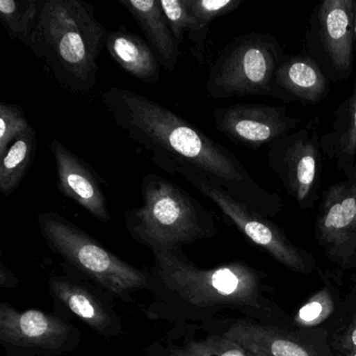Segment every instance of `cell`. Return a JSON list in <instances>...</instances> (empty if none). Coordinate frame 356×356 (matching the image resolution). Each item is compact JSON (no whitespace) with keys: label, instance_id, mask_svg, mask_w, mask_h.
<instances>
[{"label":"cell","instance_id":"obj_17","mask_svg":"<svg viewBox=\"0 0 356 356\" xmlns=\"http://www.w3.org/2000/svg\"><path fill=\"white\" fill-rule=\"evenodd\" d=\"M252 356H318L310 346L270 326L237 321L224 333Z\"/></svg>","mask_w":356,"mask_h":356},{"label":"cell","instance_id":"obj_4","mask_svg":"<svg viewBox=\"0 0 356 356\" xmlns=\"http://www.w3.org/2000/svg\"><path fill=\"white\" fill-rule=\"evenodd\" d=\"M143 206L124 213L131 237L153 253L178 249L211 238L218 229L211 212L176 183L145 174L141 179Z\"/></svg>","mask_w":356,"mask_h":356},{"label":"cell","instance_id":"obj_20","mask_svg":"<svg viewBox=\"0 0 356 356\" xmlns=\"http://www.w3.org/2000/svg\"><path fill=\"white\" fill-rule=\"evenodd\" d=\"M37 152V134L34 127L20 136L1 158L0 191L6 197L13 195L28 174Z\"/></svg>","mask_w":356,"mask_h":356},{"label":"cell","instance_id":"obj_15","mask_svg":"<svg viewBox=\"0 0 356 356\" xmlns=\"http://www.w3.org/2000/svg\"><path fill=\"white\" fill-rule=\"evenodd\" d=\"M49 293L99 334L108 337L120 334L122 325L118 314L85 285L54 275L49 278Z\"/></svg>","mask_w":356,"mask_h":356},{"label":"cell","instance_id":"obj_22","mask_svg":"<svg viewBox=\"0 0 356 356\" xmlns=\"http://www.w3.org/2000/svg\"><path fill=\"white\" fill-rule=\"evenodd\" d=\"M186 3L197 22V32L189 40L195 44L197 57L202 60L212 22L236 11L245 0H186Z\"/></svg>","mask_w":356,"mask_h":356},{"label":"cell","instance_id":"obj_23","mask_svg":"<svg viewBox=\"0 0 356 356\" xmlns=\"http://www.w3.org/2000/svg\"><path fill=\"white\" fill-rule=\"evenodd\" d=\"M31 126L22 106L5 102L0 104V159Z\"/></svg>","mask_w":356,"mask_h":356},{"label":"cell","instance_id":"obj_24","mask_svg":"<svg viewBox=\"0 0 356 356\" xmlns=\"http://www.w3.org/2000/svg\"><path fill=\"white\" fill-rule=\"evenodd\" d=\"M160 5L179 45L184 43L185 35H188V38L195 35L197 22L186 0H160Z\"/></svg>","mask_w":356,"mask_h":356},{"label":"cell","instance_id":"obj_28","mask_svg":"<svg viewBox=\"0 0 356 356\" xmlns=\"http://www.w3.org/2000/svg\"><path fill=\"white\" fill-rule=\"evenodd\" d=\"M17 285V279L14 276L13 273L5 266L1 264V270H0V286L5 287H16Z\"/></svg>","mask_w":356,"mask_h":356},{"label":"cell","instance_id":"obj_16","mask_svg":"<svg viewBox=\"0 0 356 356\" xmlns=\"http://www.w3.org/2000/svg\"><path fill=\"white\" fill-rule=\"evenodd\" d=\"M120 3L143 31L147 43L157 56L160 66L166 72H174L178 63L179 44L159 0H120Z\"/></svg>","mask_w":356,"mask_h":356},{"label":"cell","instance_id":"obj_9","mask_svg":"<svg viewBox=\"0 0 356 356\" xmlns=\"http://www.w3.org/2000/svg\"><path fill=\"white\" fill-rule=\"evenodd\" d=\"M354 1H321L307 20L303 54L318 64L330 83L348 80L354 72Z\"/></svg>","mask_w":356,"mask_h":356},{"label":"cell","instance_id":"obj_13","mask_svg":"<svg viewBox=\"0 0 356 356\" xmlns=\"http://www.w3.org/2000/svg\"><path fill=\"white\" fill-rule=\"evenodd\" d=\"M49 149L55 158L60 193L76 202L99 222H110L111 214L97 175L58 139L51 140Z\"/></svg>","mask_w":356,"mask_h":356},{"label":"cell","instance_id":"obj_7","mask_svg":"<svg viewBox=\"0 0 356 356\" xmlns=\"http://www.w3.org/2000/svg\"><path fill=\"white\" fill-rule=\"evenodd\" d=\"M170 175L179 174L204 197L216 204L232 224L273 258L297 273L312 272L316 266L307 252L293 245L282 230L268 218L233 197L226 189L214 183L184 162H168L159 166Z\"/></svg>","mask_w":356,"mask_h":356},{"label":"cell","instance_id":"obj_3","mask_svg":"<svg viewBox=\"0 0 356 356\" xmlns=\"http://www.w3.org/2000/svg\"><path fill=\"white\" fill-rule=\"evenodd\" d=\"M106 37L92 6L81 0H45L32 51L60 86L86 95L97 85V59Z\"/></svg>","mask_w":356,"mask_h":356},{"label":"cell","instance_id":"obj_10","mask_svg":"<svg viewBox=\"0 0 356 356\" xmlns=\"http://www.w3.org/2000/svg\"><path fill=\"white\" fill-rule=\"evenodd\" d=\"M76 329L55 314L36 309L20 312L11 304H0V341L8 353L59 354L76 345Z\"/></svg>","mask_w":356,"mask_h":356},{"label":"cell","instance_id":"obj_2","mask_svg":"<svg viewBox=\"0 0 356 356\" xmlns=\"http://www.w3.org/2000/svg\"><path fill=\"white\" fill-rule=\"evenodd\" d=\"M153 254L147 286L154 297L147 312L152 318L193 322L222 308L259 307L261 283L249 264L233 261L205 270L188 260L182 248Z\"/></svg>","mask_w":356,"mask_h":356},{"label":"cell","instance_id":"obj_8","mask_svg":"<svg viewBox=\"0 0 356 356\" xmlns=\"http://www.w3.org/2000/svg\"><path fill=\"white\" fill-rule=\"evenodd\" d=\"M318 126V118H312L268 147V168L302 210L314 208L322 195L324 156Z\"/></svg>","mask_w":356,"mask_h":356},{"label":"cell","instance_id":"obj_14","mask_svg":"<svg viewBox=\"0 0 356 356\" xmlns=\"http://www.w3.org/2000/svg\"><path fill=\"white\" fill-rule=\"evenodd\" d=\"M330 82L305 54L285 55L277 68L273 97L284 102L316 105L328 97Z\"/></svg>","mask_w":356,"mask_h":356},{"label":"cell","instance_id":"obj_26","mask_svg":"<svg viewBox=\"0 0 356 356\" xmlns=\"http://www.w3.org/2000/svg\"><path fill=\"white\" fill-rule=\"evenodd\" d=\"M182 350L188 356H252L224 334L212 335L203 341H189Z\"/></svg>","mask_w":356,"mask_h":356},{"label":"cell","instance_id":"obj_21","mask_svg":"<svg viewBox=\"0 0 356 356\" xmlns=\"http://www.w3.org/2000/svg\"><path fill=\"white\" fill-rule=\"evenodd\" d=\"M44 1L1 0L0 22L13 40H18L32 51L39 16Z\"/></svg>","mask_w":356,"mask_h":356},{"label":"cell","instance_id":"obj_19","mask_svg":"<svg viewBox=\"0 0 356 356\" xmlns=\"http://www.w3.org/2000/svg\"><path fill=\"white\" fill-rule=\"evenodd\" d=\"M321 147L324 158L334 161L349 179L356 161V88L335 110L330 131L321 136Z\"/></svg>","mask_w":356,"mask_h":356},{"label":"cell","instance_id":"obj_1","mask_svg":"<svg viewBox=\"0 0 356 356\" xmlns=\"http://www.w3.org/2000/svg\"><path fill=\"white\" fill-rule=\"evenodd\" d=\"M101 102L129 139L151 154L158 166L184 162L249 207L274 216L282 200L252 178L238 158L224 145L161 104L130 89L112 87Z\"/></svg>","mask_w":356,"mask_h":356},{"label":"cell","instance_id":"obj_29","mask_svg":"<svg viewBox=\"0 0 356 356\" xmlns=\"http://www.w3.org/2000/svg\"><path fill=\"white\" fill-rule=\"evenodd\" d=\"M353 42H354V88H356V0L353 9Z\"/></svg>","mask_w":356,"mask_h":356},{"label":"cell","instance_id":"obj_30","mask_svg":"<svg viewBox=\"0 0 356 356\" xmlns=\"http://www.w3.org/2000/svg\"><path fill=\"white\" fill-rule=\"evenodd\" d=\"M165 356H188L182 349H175L166 354Z\"/></svg>","mask_w":356,"mask_h":356},{"label":"cell","instance_id":"obj_27","mask_svg":"<svg viewBox=\"0 0 356 356\" xmlns=\"http://www.w3.org/2000/svg\"><path fill=\"white\" fill-rule=\"evenodd\" d=\"M334 346L343 355L356 356V314L337 333Z\"/></svg>","mask_w":356,"mask_h":356},{"label":"cell","instance_id":"obj_6","mask_svg":"<svg viewBox=\"0 0 356 356\" xmlns=\"http://www.w3.org/2000/svg\"><path fill=\"white\" fill-rule=\"evenodd\" d=\"M284 56L282 45L270 33L239 35L212 64L206 91L216 99L273 97L275 74Z\"/></svg>","mask_w":356,"mask_h":356},{"label":"cell","instance_id":"obj_18","mask_svg":"<svg viewBox=\"0 0 356 356\" xmlns=\"http://www.w3.org/2000/svg\"><path fill=\"white\" fill-rule=\"evenodd\" d=\"M105 47L112 59L141 82L155 85L160 80L159 61L149 43L124 26L107 33Z\"/></svg>","mask_w":356,"mask_h":356},{"label":"cell","instance_id":"obj_11","mask_svg":"<svg viewBox=\"0 0 356 356\" xmlns=\"http://www.w3.org/2000/svg\"><path fill=\"white\" fill-rule=\"evenodd\" d=\"M216 130L241 147L258 149L293 132L302 120L287 114L285 106L235 104L212 111Z\"/></svg>","mask_w":356,"mask_h":356},{"label":"cell","instance_id":"obj_5","mask_svg":"<svg viewBox=\"0 0 356 356\" xmlns=\"http://www.w3.org/2000/svg\"><path fill=\"white\" fill-rule=\"evenodd\" d=\"M38 226L51 251L124 301L147 289V274L120 259L97 239L57 212L39 214Z\"/></svg>","mask_w":356,"mask_h":356},{"label":"cell","instance_id":"obj_12","mask_svg":"<svg viewBox=\"0 0 356 356\" xmlns=\"http://www.w3.org/2000/svg\"><path fill=\"white\" fill-rule=\"evenodd\" d=\"M314 235L330 259L343 266L356 259V161L349 179L323 191Z\"/></svg>","mask_w":356,"mask_h":356},{"label":"cell","instance_id":"obj_25","mask_svg":"<svg viewBox=\"0 0 356 356\" xmlns=\"http://www.w3.org/2000/svg\"><path fill=\"white\" fill-rule=\"evenodd\" d=\"M334 309V301L328 289H320L312 295L295 316V323L302 327H312L325 322Z\"/></svg>","mask_w":356,"mask_h":356}]
</instances>
